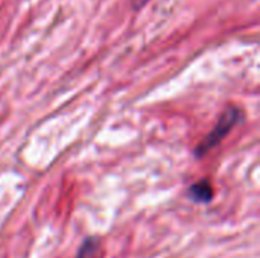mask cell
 <instances>
[{"label": "cell", "instance_id": "obj_1", "mask_svg": "<svg viewBox=\"0 0 260 258\" xmlns=\"http://www.w3.org/2000/svg\"><path fill=\"white\" fill-rule=\"evenodd\" d=\"M244 119V113L239 109V108H236V106H230V108H227L224 113H222V116L219 117V120H218V123L215 125V128L207 134V137L197 146V149H195V155L198 157V158H201V157H204L210 149H213L241 120Z\"/></svg>", "mask_w": 260, "mask_h": 258}, {"label": "cell", "instance_id": "obj_2", "mask_svg": "<svg viewBox=\"0 0 260 258\" xmlns=\"http://www.w3.org/2000/svg\"><path fill=\"white\" fill-rule=\"evenodd\" d=\"M189 198L193 199L195 202H201V204H207L212 201L213 198V189L210 186L209 181H200L195 182L190 189H189Z\"/></svg>", "mask_w": 260, "mask_h": 258}, {"label": "cell", "instance_id": "obj_3", "mask_svg": "<svg viewBox=\"0 0 260 258\" xmlns=\"http://www.w3.org/2000/svg\"><path fill=\"white\" fill-rule=\"evenodd\" d=\"M98 242L96 240H87L85 243H84V246L81 248V251H79V257L78 258H91V255L96 252V249H98Z\"/></svg>", "mask_w": 260, "mask_h": 258}, {"label": "cell", "instance_id": "obj_4", "mask_svg": "<svg viewBox=\"0 0 260 258\" xmlns=\"http://www.w3.org/2000/svg\"><path fill=\"white\" fill-rule=\"evenodd\" d=\"M148 2H149V0H133V6H134V9H140V8H143Z\"/></svg>", "mask_w": 260, "mask_h": 258}]
</instances>
